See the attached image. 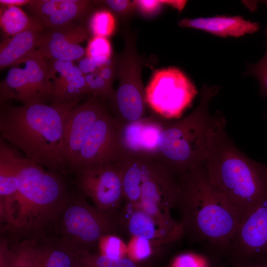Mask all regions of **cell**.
Wrapping results in <instances>:
<instances>
[{
  "label": "cell",
  "instance_id": "obj_25",
  "mask_svg": "<svg viewBox=\"0 0 267 267\" xmlns=\"http://www.w3.org/2000/svg\"><path fill=\"white\" fill-rule=\"evenodd\" d=\"M116 21L112 13L106 9L93 13L89 21V31L93 36L107 38L114 32Z\"/></svg>",
  "mask_w": 267,
  "mask_h": 267
},
{
  "label": "cell",
  "instance_id": "obj_27",
  "mask_svg": "<svg viewBox=\"0 0 267 267\" xmlns=\"http://www.w3.org/2000/svg\"><path fill=\"white\" fill-rule=\"evenodd\" d=\"M86 81L89 94H92L103 101L108 100L114 90L112 85L102 79L97 72L84 75Z\"/></svg>",
  "mask_w": 267,
  "mask_h": 267
},
{
  "label": "cell",
  "instance_id": "obj_23",
  "mask_svg": "<svg viewBox=\"0 0 267 267\" xmlns=\"http://www.w3.org/2000/svg\"><path fill=\"white\" fill-rule=\"evenodd\" d=\"M74 267H145L130 258H109L99 253L88 252L75 256Z\"/></svg>",
  "mask_w": 267,
  "mask_h": 267
},
{
  "label": "cell",
  "instance_id": "obj_16",
  "mask_svg": "<svg viewBox=\"0 0 267 267\" xmlns=\"http://www.w3.org/2000/svg\"><path fill=\"white\" fill-rule=\"evenodd\" d=\"M165 120L153 113L119 127L118 142L121 154H143L154 157L158 151Z\"/></svg>",
  "mask_w": 267,
  "mask_h": 267
},
{
  "label": "cell",
  "instance_id": "obj_19",
  "mask_svg": "<svg viewBox=\"0 0 267 267\" xmlns=\"http://www.w3.org/2000/svg\"><path fill=\"white\" fill-rule=\"evenodd\" d=\"M41 32L28 30L6 38L0 44V69L10 67L27 57L38 45Z\"/></svg>",
  "mask_w": 267,
  "mask_h": 267
},
{
  "label": "cell",
  "instance_id": "obj_31",
  "mask_svg": "<svg viewBox=\"0 0 267 267\" xmlns=\"http://www.w3.org/2000/svg\"><path fill=\"white\" fill-rule=\"evenodd\" d=\"M34 240L22 241L13 249L14 258L11 267H32V253L35 244Z\"/></svg>",
  "mask_w": 267,
  "mask_h": 267
},
{
  "label": "cell",
  "instance_id": "obj_39",
  "mask_svg": "<svg viewBox=\"0 0 267 267\" xmlns=\"http://www.w3.org/2000/svg\"><path fill=\"white\" fill-rule=\"evenodd\" d=\"M29 0H0V5L22 6L28 4L30 2Z\"/></svg>",
  "mask_w": 267,
  "mask_h": 267
},
{
  "label": "cell",
  "instance_id": "obj_10",
  "mask_svg": "<svg viewBox=\"0 0 267 267\" xmlns=\"http://www.w3.org/2000/svg\"><path fill=\"white\" fill-rule=\"evenodd\" d=\"M193 83L180 69L169 67L156 70L145 89L147 105L166 120L179 118L197 94Z\"/></svg>",
  "mask_w": 267,
  "mask_h": 267
},
{
  "label": "cell",
  "instance_id": "obj_37",
  "mask_svg": "<svg viewBox=\"0 0 267 267\" xmlns=\"http://www.w3.org/2000/svg\"><path fill=\"white\" fill-rule=\"evenodd\" d=\"M115 69L113 63L104 65L97 71L99 76L109 84L112 85Z\"/></svg>",
  "mask_w": 267,
  "mask_h": 267
},
{
  "label": "cell",
  "instance_id": "obj_33",
  "mask_svg": "<svg viewBox=\"0 0 267 267\" xmlns=\"http://www.w3.org/2000/svg\"><path fill=\"white\" fill-rule=\"evenodd\" d=\"M77 65L84 75L97 71L101 67L112 63L111 58H89L85 56L77 61Z\"/></svg>",
  "mask_w": 267,
  "mask_h": 267
},
{
  "label": "cell",
  "instance_id": "obj_40",
  "mask_svg": "<svg viewBox=\"0 0 267 267\" xmlns=\"http://www.w3.org/2000/svg\"><path fill=\"white\" fill-rule=\"evenodd\" d=\"M222 267H225V266H223Z\"/></svg>",
  "mask_w": 267,
  "mask_h": 267
},
{
  "label": "cell",
  "instance_id": "obj_24",
  "mask_svg": "<svg viewBox=\"0 0 267 267\" xmlns=\"http://www.w3.org/2000/svg\"><path fill=\"white\" fill-rule=\"evenodd\" d=\"M219 257L214 253L185 252L175 258L172 267H222L218 261Z\"/></svg>",
  "mask_w": 267,
  "mask_h": 267
},
{
  "label": "cell",
  "instance_id": "obj_38",
  "mask_svg": "<svg viewBox=\"0 0 267 267\" xmlns=\"http://www.w3.org/2000/svg\"><path fill=\"white\" fill-rule=\"evenodd\" d=\"M232 267H267V259L251 261L238 266Z\"/></svg>",
  "mask_w": 267,
  "mask_h": 267
},
{
  "label": "cell",
  "instance_id": "obj_13",
  "mask_svg": "<svg viewBox=\"0 0 267 267\" xmlns=\"http://www.w3.org/2000/svg\"><path fill=\"white\" fill-rule=\"evenodd\" d=\"M119 132V126L107 107L95 121L88 135L74 171L117 162L121 156Z\"/></svg>",
  "mask_w": 267,
  "mask_h": 267
},
{
  "label": "cell",
  "instance_id": "obj_28",
  "mask_svg": "<svg viewBox=\"0 0 267 267\" xmlns=\"http://www.w3.org/2000/svg\"><path fill=\"white\" fill-rule=\"evenodd\" d=\"M99 253L112 259L124 257L125 245L116 234H107L102 237L98 246Z\"/></svg>",
  "mask_w": 267,
  "mask_h": 267
},
{
  "label": "cell",
  "instance_id": "obj_29",
  "mask_svg": "<svg viewBox=\"0 0 267 267\" xmlns=\"http://www.w3.org/2000/svg\"><path fill=\"white\" fill-rule=\"evenodd\" d=\"M75 62L46 59L47 72L54 87L61 84L67 77Z\"/></svg>",
  "mask_w": 267,
  "mask_h": 267
},
{
  "label": "cell",
  "instance_id": "obj_18",
  "mask_svg": "<svg viewBox=\"0 0 267 267\" xmlns=\"http://www.w3.org/2000/svg\"><path fill=\"white\" fill-rule=\"evenodd\" d=\"M178 25L196 29L224 38L242 37L253 34L259 29L257 23L246 20L240 16H217L194 19L185 18L178 22Z\"/></svg>",
  "mask_w": 267,
  "mask_h": 267
},
{
  "label": "cell",
  "instance_id": "obj_36",
  "mask_svg": "<svg viewBox=\"0 0 267 267\" xmlns=\"http://www.w3.org/2000/svg\"><path fill=\"white\" fill-rule=\"evenodd\" d=\"M14 252L8 247L6 239H2L0 243V267H11L14 258Z\"/></svg>",
  "mask_w": 267,
  "mask_h": 267
},
{
  "label": "cell",
  "instance_id": "obj_1",
  "mask_svg": "<svg viewBox=\"0 0 267 267\" xmlns=\"http://www.w3.org/2000/svg\"><path fill=\"white\" fill-rule=\"evenodd\" d=\"M79 101L1 105L0 136L42 167L63 171L68 167L64 142L66 118Z\"/></svg>",
  "mask_w": 267,
  "mask_h": 267
},
{
  "label": "cell",
  "instance_id": "obj_4",
  "mask_svg": "<svg viewBox=\"0 0 267 267\" xmlns=\"http://www.w3.org/2000/svg\"><path fill=\"white\" fill-rule=\"evenodd\" d=\"M222 115L210 138L205 170L210 182L242 217L267 199V165L254 161L239 150L225 132Z\"/></svg>",
  "mask_w": 267,
  "mask_h": 267
},
{
  "label": "cell",
  "instance_id": "obj_11",
  "mask_svg": "<svg viewBox=\"0 0 267 267\" xmlns=\"http://www.w3.org/2000/svg\"><path fill=\"white\" fill-rule=\"evenodd\" d=\"M76 172L82 195L117 221L124 201L123 178L118 162L88 166Z\"/></svg>",
  "mask_w": 267,
  "mask_h": 267
},
{
  "label": "cell",
  "instance_id": "obj_7",
  "mask_svg": "<svg viewBox=\"0 0 267 267\" xmlns=\"http://www.w3.org/2000/svg\"><path fill=\"white\" fill-rule=\"evenodd\" d=\"M55 225L58 242L75 256L92 252L102 237L119 229L116 220L89 205L83 195L70 196Z\"/></svg>",
  "mask_w": 267,
  "mask_h": 267
},
{
  "label": "cell",
  "instance_id": "obj_6",
  "mask_svg": "<svg viewBox=\"0 0 267 267\" xmlns=\"http://www.w3.org/2000/svg\"><path fill=\"white\" fill-rule=\"evenodd\" d=\"M123 178L124 201L121 209L149 215L166 223L176 220L178 179L148 155L123 153L118 160Z\"/></svg>",
  "mask_w": 267,
  "mask_h": 267
},
{
  "label": "cell",
  "instance_id": "obj_30",
  "mask_svg": "<svg viewBox=\"0 0 267 267\" xmlns=\"http://www.w3.org/2000/svg\"><path fill=\"white\" fill-rule=\"evenodd\" d=\"M112 47L106 38L93 36L86 47V56L89 58H111Z\"/></svg>",
  "mask_w": 267,
  "mask_h": 267
},
{
  "label": "cell",
  "instance_id": "obj_35",
  "mask_svg": "<svg viewBox=\"0 0 267 267\" xmlns=\"http://www.w3.org/2000/svg\"><path fill=\"white\" fill-rule=\"evenodd\" d=\"M99 1L119 14H128L136 8L134 0H107Z\"/></svg>",
  "mask_w": 267,
  "mask_h": 267
},
{
  "label": "cell",
  "instance_id": "obj_22",
  "mask_svg": "<svg viewBox=\"0 0 267 267\" xmlns=\"http://www.w3.org/2000/svg\"><path fill=\"white\" fill-rule=\"evenodd\" d=\"M75 256L58 242L34 246L32 267H74Z\"/></svg>",
  "mask_w": 267,
  "mask_h": 267
},
{
  "label": "cell",
  "instance_id": "obj_20",
  "mask_svg": "<svg viewBox=\"0 0 267 267\" xmlns=\"http://www.w3.org/2000/svg\"><path fill=\"white\" fill-rule=\"evenodd\" d=\"M22 155L0 137V200L13 197L19 186V166Z\"/></svg>",
  "mask_w": 267,
  "mask_h": 267
},
{
  "label": "cell",
  "instance_id": "obj_32",
  "mask_svg": "<svg viewBox=\"0 0 267 267\" xmlns=\"http://www.w3.org/2000/svg\"><path fill=\"white\" fill-rule=\"evenodd\" d=\"M245 75L255 76L260 83L261 93L264 96H267V47L260 61L256 64L249 65Z\"/></svg>",
  "mask_w": 267,
  "mask_h": 267
},
{
  "label": "cell",
  "instance_id": "obj_26",
  "mask_svg": "<svg viewBox=\"0 0 267 267\" xmlns=\"http://www.w3.org/2000/svg\"><path fill=\"white\" fill-rule=\"evenodd\" d=\"M161 243L139 237H133L128 248V252L132 256V260L139 263L144 261L153 255L154 249H157Z\"/></svg>",
  "mask_w": 267,
  "mask_h": 267
},
{
  "label": "cell",
  "instance_id": "obj_2",
  "mask_svg": "<svg viewBox=\"0 0 267 267\" xmlns=\"http://www.w3.org/2000/svg\"><path fill=\"white\" fill-rule=\"evenodd\" d=\"M205 164L178 179L176 208L183 235L193 241L209 245L218 256H227L241 218L222 193L209 180Z\"/></svg>",
  "mask_w": 267,
  "mask_h": 267
},
{
  "label": "cell",
  "instance_id": "obj_9",
  "mask_svg": "<svg viewBox=\"0 0 267 267\" xmlns=\"http://www.w3.org/2000/svg\"><path fill=\"white\" fill-rule=\"evenodd\" d=\"M53 91V84L47 72L46 58L36 50L10 67L0 81V104L10 100L23 105L44 102L52 99Z\"/></svg>",
  "mask_w": 267,
  "mask_h": 267
},
{
  "label": "cell",
  "instance_id": "obj_17",
  "mask_svg": "<svg viewBox=\"0 0 267 267\" xmlns=\"http://www.w3.org/2000/svg\"><path fill=\"white\" fill-rule=\"evenodd\" d=\"M94 1L86 0H33L30 11L44 28H61L74 24L91 9Z\"/></svg>",
  "mask_w": 267,
  "mask_h": 267
},
{
  "label": "cell",
  "instance_id": "obj_15",
  "mask_svg": "<svg viewBox=\"0 0 267 267\" xmlns=\"http://www.w3.org/2000/svg\"><path fill=\"white\" fill-rule=\"evenodd\" d=\"M89 37V30L75 24L49 29L41 34L37 50L46 59L75 62L86 56L81 43Z\"/></svg>",
  "mask_w": 267,
  "mask_h": 267
},
{
  "label": "cell",
  "instance_id": "obj_34",
  "mask_svg": "<svg viewBox=\"0 0 267 267\" xmlns=\"http://www.w3.org/2000/svg\"><path fill=\"white\" fill-rule=\"evenodd\" d=\"M135 7L145 16H153L158 13L162 6L166 4V0H134Z\"/></svg>",
  "mask_w": 267,
  "mask_h": 267
},
{
  "label": "cell",
  "instance_id": "obj_14",
  "mask_svg": "<svg viewBox=\"0 0 267 267\" xmlns=\"http://www.w3.org/2000/svg\"><path fill=\"white\" fill-rule=\"evenodd\" d=\"M107 106L99 97L90 96L77 104L68 115L64 142L68 167L74 171L83 145L91 129Z\"/></svg>",
  "mask_w": 267,
  "mask_h": 267
},
{
  "label": "cell",
  "instance_id": "obj_8",
  "mask_svg": "<svg viewBox=\"0 0 267 267\" xmlns=\"http://www.w3.org/2000/svg\"><path fill=\"white\" fill-rule=\"evenodd\" d=\"M125 49L117 70L119 85L108 100V110L120 127L146 117L147 105L141 62L130 37L126 40Z\"/></svg>",
  "mask_w": 267,
  "mask_h": 267
},
{
  "label": "cell",
  "instance_id": "obj_3",
  "mask_svg": "<svg viewBox=\"0 0 267 267\" xmlns=\"http://www.w3.org/2000/svg\"><path fill=\"white\" fill-rule=\"evenodd\" d=\"M19 186L11 198L0 200V218L21 234L41 233L55 224L70 196L60 176L22 156Z\"/></svg>",
  "mask_w": 267,
  "mask_h": 267
},
{
  "label": "cell",
  "instance_id": "obj_5",
  "mask_svg": "<svg viewBox=\"0 0 267 267\" xmlns=\"http://www.w3.org/2000/svg\"><path fill=\"white\" fill-rule=\"evenodd\" d=\"M219 89L204 85L193 111L177 120H165L153 158L177 178L207 160L211 134L221 114L212 115L209 103Z\"/></svg>",
  "mask_w": 267,
  "mask_h": 267
},
{
  "label": "cell",
  "instance_id": "obj_21",
  "mask_svg": "<svg viewBox=\"0 0 267 267\" xmlns=\"http://www.w3.org/2000/svg\"><path fill=\"white\" fill-rule=\"evenodd\" d=\"M0 28L7 38L28 30L42 32L44 28L35 18L28 16L19 6L0 5Z\"/></svg>",
  "mask_w": 267,
  "mask_h": 267
},
{
  "label": "cell",
  "instance_id": "obj_12",
  "mask_svg": "<svg viewBox=\"0 0 267 267\" xmlns=\"http://www.w3.org/2000/svg\"><path fill=\"white\" fill-rule=\"evenodd\" d=\"M227 256L232 267L267 259V199L242 217L231 240Z\"/></svg>",
  "mask_w": 267,
  "mask_h": 267
}]
</instances>
